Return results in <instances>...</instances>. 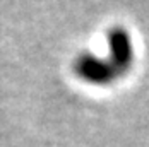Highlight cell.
I'll return each instance as SVG.
<instances>
[]
</instances>
